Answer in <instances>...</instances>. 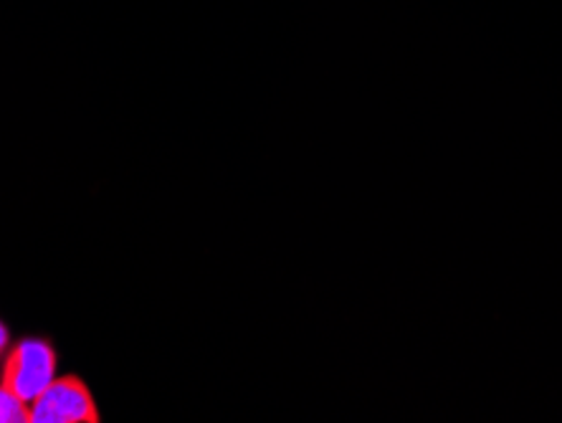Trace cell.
<instances>
[{
  "mask_svg": "<svg viewBox=\"0 0 562 423\" xmlns=\"http://www.w3.org/2000/svg\"><path fill=\"white\" fill-rule=\"evenodd\" d=\"M56 380V353L46 339H21L8 355L5 386L21 398L33 403Z\"/></svg>",
  "mask_w": 562,
  "mask_h": 423,
  "instance_id": "1",
  "label": "cell"
},
{
  "mask_svg": "<svg viewBox=\"0 0 562 423\" xmlns=\"http://www.w3.org/2000/svg\"><path fill=\"white\" fill-rule=\"evenodd\" d=\"M29 421V403H23L5 383L0 386V423Z\"/></svg>",
  "mask_w": 562,
  "mask_h": 423,
  "instance_id": "3",
  "label": "cell"
},
{
  "mask_svg": "<svg viewBox=\"0 0 562 423\" xmlns=\"http://www.w3.org/2000/svg\"><path fill=\"white\" fill-rule=\"evenodd\" d=\"M8 339H11V335H8L5 325H3V322H0V355L5 353V347H8Z\"/></svg>",
  "mask_w": 562,
  "mask_h": 423,
  "instance_id": "4",
  "label": "cell"
},
{
  "mask_svg": "<svg viewBox=\"0 0 562 423\" xmlns=\"http://www.w3.org/2000/svg\"><path fill=\"white\" fill-rule=\"evenodd\" d=\"M31 423H94L99 421L94 398L79 378H56L29 403Z\"/></svg>",
  "mask_w": 562,
  "mask_h": 423,
  "instance_id": "2",
  "label": "cell"
}]
</instances>
